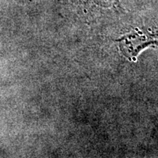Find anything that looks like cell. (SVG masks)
<instances>
[{
    "instance_id": "cell-1",
    "label": "cell",
    "mask_w": 158,
    "mask_h": 158,
    "mask_svg": "<svg viewBox=\"0 0 158 158\" xmlns=\"http://www.w3.org/2000/svg\"><path fill=\"white\" fill-rule=\"evenodd\" d=\"M118 48L123 56L135 61L141 51L158 45V31L145 28H135L116 40Z\"/></svg>"
},
{
    "instance_id": "cell-2",
    "label": "cell",
    "mask_w": 158,
    "mask_h": 158,
    "mask_svg": "<svg viewBox=\"0 0 158 158\" xmlns=\"http://www.w3.org/2000/svg\"><path fill=\"white\" fill-rule=\"evenodd\" d=\"M76 5L88 7L91 8L104 10L119 9L120 5L118 0H71Z\"/></svg>"
}]
</instances>
